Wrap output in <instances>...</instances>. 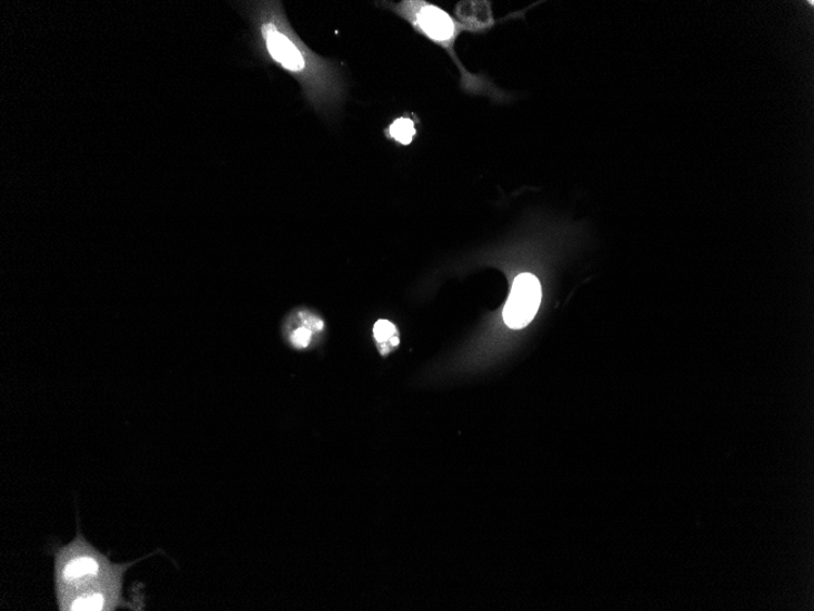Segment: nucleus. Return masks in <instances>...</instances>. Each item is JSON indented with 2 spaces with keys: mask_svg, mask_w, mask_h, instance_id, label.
I'll return each mask as SVG.
<instances>
[{
  "mask_svg": "<svg viewBox=\"0 0 814 611\" xmlns=\"http://www.w3.org/2000/svg\"><path fill=\"white\" fill-rule=\"evenodd\" d=\"M260 51L298 82L306 102L324 114L340 108L345 83L340 64L308 47L288 20L281 2L248 6Z\"/></svg>",
  "mask_w": 814,
  "mask_h": 611,
  "instance_id": "obj_1",
  "label": "nucleus"
},
{
  "mask_svg": "<svg viewBox=\"0 0 814 611\" xmlns=\"http://www.w3.org/2000/svg\"><path fill=\"white\" fill-rule=\"evenodd\" d=\"M130 565L112 564L80 533L56 557L59 610H115L121 603L123 573Z\"/></svg>",
  "mask_w": 814,
  "mask_h": 611,
  "instance_id": "obj_2",
  "label": "nucleus"
},
{
  "mask_svg": "<svg viewBox=\"0 0 814 611\" xmlns=\"http://www.w3.org/2000/svg\"><path fill=\"white\" fill-rule=\"evenodd\" d=\"M390 8L425 39L453 54V47L462 28L445 10L424 0H406Z\"/></svg>",
  "mask_w": 814,
  "mask_h": 611,
  "instance_id": "obj_3",
  "label": "nucleus"
},
{
  "mask_svg": "<svg viewBox=\"0 0 814 611\" xmlns=\"http://www.w3.org/2000/svg\"><path fill=\"white\" fill-rule=\"evenodd\" d=\"M542 302V286L532 273H521L513 282L504 320L511 329H523L532 322Z\"/></svg>",
  "mask_w": 814,
  "mask_h": 611,
  "instance_id": "obj_4",
  "label": "nucleus"
},
{
  "mask_svg": "<svg viewBox=\"0 0 814 611\" xmlns=\"http://www.w3.org/2000/svg\"><path fill=\"white\" fill-rule=\"evenodd\" d=\"M300 317H302V327L291 332L290 341L295 348H306L312 337L323 329V322L320 318L310 314L302 313Z\"/></svg>",
  "mask_w": 814,
  "mask_h": 611,
  "instance_id": "obj_5",
  "label": "nucleus"
},
{
  "mask_svg": "<svg viewBox=\"0 0 814 611\" xmlns=\"http://www.w3.org/2000/svg\"><path fill=\"white\" fill-rule=\"evenodd\" d=\"M416 134V123L408 117L394 120L391 127L385 130L388 139L402 146L411 144Z\"/></svg>",
  "mask_w": 814,
  "mask_h": 611,
  "instance_id": "obj_6",
  "label": "nucleus"
},
{
  "mask_svg": "<svg viewBox=\"0 0 814 611\" xmlns=\"http://www.w3.org/2000/svg\"><path fill=\"white\" fill-rule=\"evenodd\" d=\"M375 341L380 343L382 354L391 352V348L399 345L396 328L391 321L380 320L373 328Z\"/></svg>",
  "mask_w": 814,
  "mask_h": 611,
  "instance_id": "obj_7",
  "label": "nucleus"
}]
</instances>
